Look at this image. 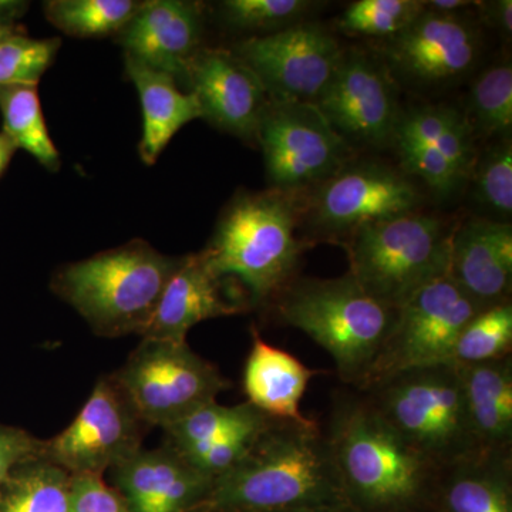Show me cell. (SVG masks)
<instances>
[{"instance_id": "484cf974", "label": "cell", "mask_w": 512, "mask_h": 512, "mask_svg": "<svg viewBox=\"0 0 512 512\" xmlns=\"http://www.w3.org/2000/svg\"><path fill=\"white\" fill-rule=\"evenodd\" d=\"M3 133L49 171L59 170V151L47 130L37 84L0 86Z\"/></svg>"}, {"instance_id": "836d02e7", "label": "cell", "mask_w": 512, "mask_h": 512, "mask_svg": "<svg viewBox=\"0 0 512 512\" xmlns=\"http://www.w3.org/2000/svg\"><path fill=\"white\" fill-rule=\"evenodd\" d=\"M60 39L16 35L0 40V86L39 84L60 49Z\"/></svg>"}, {"instance_id": "7bdbcfd3", "label": "cell", "mask_w": 512, "mask_h": 512, "mask_svg": "<svg viewBox=\"0 0 512 512\" xmlns=\"http://www.w3.org/2000/svg\"><path fill=\"white\" fill-rule=\"evenodd\" d=\"M16 151H18V147L3 131H0V178L8 170L10 161H12Z\"/></svg>"}, {"instance_id": "bcb514c9", "label": "cell", "mask_w": 512, "mask_h": 512, "mask_svg": "<svg viewBox=\"0 0 512 512\" xmlns=\"http://www.w3.org/2000/svg\"><path fill=\"white\" fill-rule=\"evenodd\" d=\"M305 512H330V511H305Z\"/></svg>"}, {"instance_id": "30bf717a", "label": "cell", "mask_w": 512, "mask_h": 512, "mask_svg": "<svg viewBox=\"0 0 512 512\" xmlns=\"http://www.w3.org/2000/svg\"><path fill=\"white\" fill-rule=\"evenodd\" d=\"M266 174L276 190L322 184L345 167L349 146L315 103L269 101L258 133Z\"/></svg>"}, {"instance_id": "44dd1931", "label": "cell", "mask_w": 512, "mask_h": 512, "mask_svg": "<svg viewBox=\"0 0 512 512\" xmlns=\"http://www.w3.org/2000/svg\"><path fill=\"white\" fill-rule=\"evenodd\" d=\"M252 338L244 370L248 403L269 419L312 423L301 413V400L316 370L303 365L291 353L269 345L255 330Z\"/></svg>"}, {"instance_id": "5bb4252c", "label": "cell", "mask_w": 512, "mask_h": 512, "mask_svg": "<svg viewBox=\"0 0 512 512\" xmlns=\"http://www.w3.org/2000/svg\"><path fill=\"white\" fill-rule=\"evenodd\" d=\"M419 204V192L402 174L379 164H357L320 184L312 211L323 231L350 234L369 222L413 212Z\"/></svg>"}, {"instance_id": "e0dca14e", "label": "cell", "mask_w": 512, "mask_h": 512, "mask_svg": "<svg viewBox=\"0 0 512 512\" xmlns=\"http://www.w3.org/2000/svg\"><path fill=\"white\" fill-rule=\"evenodd\" d=\"M204 13L188 0H147L117 33L127 56L151 69L187 80L188 64L201 49Z\"/></svg>"}, {"instance_id": "f546056e", "label": "cell", "mask_w": 512, "mask_h": 512, "mask_svg": "<svg viewBox=\"0 0 512 512\" xmlns=\"http://www.w3.org/2000/svg\"><path fill=\"white\" fill-rule=\"evenodd\" d=\"M473 133L483 137L507 136L512 127V67L501 62L477 77L470 94Z\"/></svg>"}, {"instance_id": "4dcf8cb0", "label": "cell", "mask_w": 512, "mask_h": 512, "mask_svg": "<svg viewBox=\"0 0 512 512\" xmlns=\"http://www.w3.org/2000/svg\"><path fill=\"white\" fill-rule=\"evenodd\" d=\"M512 343V306L505 302L477 313L461 332L454 349L457 366L504 359Z\"/></svg>"}, {"instance_id": "83f0119b", "label": "cell", "mask_w": 512, "mask_h": 512, "mask_svg": "<svg viewBox=\"0 0 512 512\" xmlns=\"http://www.w3.org/2000/svg\"><path fill=\"white\" fill-rule=\"evenodd\" d=\"M262 416L265 414L255 409L251 403L227 407L212 400L164 430L170 439L168 446L190 461L200 456L205 448L228 431L245 426Z\"/></svg>"}, {"instance_id": "b9f144b4", "label": "cell", "mask_w": 512, "mask_h": 512, "mask_svg": "<svg viewBox=\"0 0 512 512\" xmlns=\"http://www.w3.org/2000/svg\"><path fill=\"white\" fill-rule=\"evenodd\" d=\"M476 3L477 2H470V0H430V2H424V8L434 13L454 15V13H457V10L476 5Z\"/></svg>"}, {"instance_id": "7c38bea8", "label": "cell", "mask_w": 512, "mask_h": 512, "mask_svg": "<svg viewBox=\"0 0 512 512\" xmlns=\"http://www.w3.org/2000/svg\"><path fill=\"white\" fill-rule=\"evenodd\" d=\"M232 52L258 76L269 99L302 103L318 100L342 56L335 37L313 23L249 37Z\"/></svg>"}, {"instance_id": "8fae6325", "label": "cell", "mask_w": 512, "mask_h": 512, "mask_svg": "<svg viewBox=\"0 0 512 512\" xmlns=\"http://www.w3.org/2000/svg\"><path fill=\"white\" fill-rule=\"evenodd\" d=\"M144 426L113 376L103 377L72 424L45 441L43 458L70 476H103L140 450Z\"/></svg>"}, {"instance_id": "ba28073f", "label": "cell", "mask_w": 512, "mask_h": 512, "mask_svg": "<svg viewBox=\"0 0 512 512\" xmlns=\"http://www.w3.org/2000/svg\"><path fill=\"white\" fill-rule=\"evenodd\" d=\"M113 379L141 421L161 429L229 387L220 370L187 342L157 339H143Z\"/></svg>"}, {"instance_id": "e575fe53", "label": "cell", "mask_w": 512, "mask_h": 512, "mask_svg": "<svg viewBox=\"0 0 512 512\" xmlns=\"http://www.w3.org/2000/svg\"><path fill=\"white\" fill-rule=\"evenodd\" d=\"M474 194L481 205L498 220L507 222L512 214V144L504 138L491 147L477 163ZM497 220V221H498Z\"/></svg>"}, {"instance_id": "3957f363", "label": "cell", "mask_w": 512, "mask_h": 512, "mask_svg": "<svg viewBox=\"0 0 512 512\" xmlns=\"http://www.w3.org/2000/svg\"><path fill=\"white\" fill-rule=\"evenodd\" d=\"M296 192H244L222 214L211 244L202 251L215 274L241 279L252 301L284 288L298 264Z\"/></svg>"}, {"instance_id": "7a4b0ae2", "label": "cell", "mask_w": 512, "mask_h": 512, "mask_svg": "<svg viewBox=\"0 0 512 512\" xmlns=\"http://www.w3.org/2000/svg\"><path fill=\"white\" fill-rule=\"evenodd\" d=\"M183 258L161 254L143 239L64 265L53 292L69 303L97 335L143 336L168 282Z\"/></svg>"}, {"instance_id": "8992f818", "label": "cell", "mask_w": 512, "mask_h": 512, "mask_svg": "<svg viewBox=\"0 0 512 512\" xmlns=\"http://www.w3.org/2000/svg\"><path fill=\"white\" fill-rule=\"evenodd\" d=\"M451 235L437 218L416 211L369 222L349 234V275L396 311L424 285L448 274Z\"/></svg>"}, {"instance_id": "9c48e42d", "label": "cell", "mask_w": 512, "mask_h": 512, "mask_svg": "<svg viewBox=\"0 0 512 512\" xmlns=\"http://www.w3.org/2000/svg\"><path fill=\"white\" fill-rule=\"evenodd\" d=\"M481 311L448 274L424 285L396 309L366 386L407 370L450 365L461 332Z\"/></svg>"}, {"instance_id": "5b68a950", "label": "cell", "mask_w": 512, "mask_h": 512, "mask_svg": "<svg viewBox=\"0 0 512 512\" xmlns=\"http://www.w3.org/2000/svg\"><path fill=\"white\" fill-rule=\"evenodd\" d=\"M329 443L350 503L373 510L412 504L434 467L372 404L343 410Z\"/></svg>"}, {"instance_id": "8d00e7d4", "label": "cell", "mask_w": 512, "mask_h": 512, "mask_svg": "<svg viewBox=\"0 0 512 512\" xmlns=\"http://www.w3.org/2000/svg\"><path fill=\"white\" fill-rule=\"evenodd\" d=\"M396 143L404 168L421 178L440 197L450 195L463 180L439 151L406 138H396Z\"/></svg>"}, {"instance_id": "d6986e66", "label": "cell", "mask_w": 512, "mask_h": 512, "mask_svg": "<svg viewBox=\"0 0 512 512\" xmlns=\"http://www.w3.org/2000/svg\"><path fill=\"white\" fill-rule=\"evenodd\" d=\"M448 275L481 309L507 302L512 284V225L471 220L451 235Z\"/></svg>"}, {"instance_id": "603a6c76", "label": "cell", "mask_w": 512, "mask_h": 512, "mask_svg": "<svg viewBox=\"0 0 512 512\" xmlns=\"http://www.w3.org/2000/svg\"><path fill=\"white\" fill-rule=\"evenodd\" d=\"M458 367L471 430L481 451L494 454L511 439V362L504 357L494 362Z\"/></svg>"}, {"instance_id": "ee69618b", "label": "cell", "mask_w": 512, "mask_h": 512, "mask_svg": "<svg viewBox=\"0 0 512 512\" xmlns=\"http://www.w3.org/2000/svg\"><path fill=\"white\" fill-rule=\"evenodd\" d=\"M16 33H19L18 30L5 28V26L0 25V40L16 35Z\"/></svg>"}, {"instance_id": "f1b7e54d", "label": "cell", "mask_w": 512, "mask_h": 512, "mask_svg": "<svg viewBox=\"0 0 512 512\" xmlns=\"http://www.w3.org/2000/svg\"><path fill=\"white\" fill-rule=\"evenodd\" d=\"M136 0H50L45 2L47 20L74 37L117 35L136 15Z\"/></svg>"}, {"instance_id": "f6af8a7d", "label": "cell", "mask_w": 512, "mask_h": 512, "mask_svg": "<svg viewBox=\"0 0 512 512\" xmlns=\"http://www.w3.org/2000/svg\"><path fill=\"white\" fill-rule=\"evenodd\" d=\"M190 512H212L211 505L208 503L200 505V507L195 508V510H192Z\"/></svg>"}, {"instance_id": "4316f807", "label": "cell", "mask_w": 512, "mask_h": 512, "mask_svg": "<svg viewBox=\"0 0 512 512\" xmlns=\"http://www.w3.org/2000/svg\"><path fill=\"white\" fill-rule=\"evenodd\" d=\"M444 491L447 512H512L507 480L493 456H478L457 463Z\"/></svg>"}, {"instance_id": "9a60e30c", "label": "cell", "mask_w": 512, "mask_h": 512, "mask_svg": "<svg viewBox=\"0 0 512 512\" xmlns=\"http://www.w3.org/2000/svg\"><path fill=\"white\" fill-rule=\"evenodd\" d=\"M476 28L454 15L424 10L409 28L390 39L387 57L397 74L414 84L433 86L460 79L478 57Z\"/></svg>"}, {"instance_id": "1f68e13d", "label": "cell", "mask_w": 512, "mask_h": 512, "mask_svg": "<svg viewBox=\"0 0 512 512\" xmlns=\"http://www.w3.org/2000/svg\"><path fill=\"white\" fill-rule=\"evenodd\" d=\"M424 2L414 0H360L340 16L339 25L353 35L392 37L419 18Z\"/></svg>"}, {"instance_id": "d4e9b609", "label": "cell", "mask_w": 512, "mask_h": 512, "mask_svg": "<svg viewBox=\"0 0 512 512\" xmlns=\"http://www.w3.org/2000/svg\"><path fill=\"white\" fill-rule=\"evenodd\" d=\"M73 476L43 457L22 464L0 488V512H69Z\"/></svg>"}, {"instance_id": "74e56055", "label": "cell", "mask_w": 512, "mask_h": 512, "mask_svg": "<svg viewBox=\"0 0 512 512\" xmlns=\"http://www.w3.org/2000/svg\"><path fill=\"white\" fill-rule=\"evenodd\" d=\"M69 512H131L119 491L103 476H73Z\"/></svg>"}, {"instance_id": "7402d4cb", "label": "cell", "mask_w": 512, "mask_h": 512, "mask_svg": "<svg viewBox=\"0 0 512 512\" xmlns=\"http://www.w3.org/2000/svg\"><path fill=\"white\" fill-rule=\"evenodd\" d=\"M126 73L136 86L143 107V137L138 153L144 163L153 165L181 127L202 119L201 106L194 94L181 92L170 74L127 55Z\"/></svg>"}, {"instance_id": "2e32d148", "label": "cell", "mask_w": 512, "mask_h": 512, "mask_svg": "<svg viewBox=\"0 0 512 512\" xmlns=\"http://www.w3.org/2000/svg\"><path fill=\"white\" fill-rule=\"evenodd\" d=\"M202 119L245 140L256 138L269 99L264 84L232 50L201 49L188 64Z\"/></svg>"}, {"instance_id": "4fadbf2b", "label": "cell", "mask_w": 512, "mask_h": 512, "mask_svg": "<svg viewBox=\"0 0 512 512\" xmlns=\"http://www.w3.org/2000/svg\"><path fill=\"white\" fill-rule=\"evenodd\" d=\"M315 104L349 147L383 146L394 137L399 123L389 76L360 52H342Z\"/></svg>"}, {"instance_id": "52a82bcc", "label": "cell", "mask_w": 512, "mask_h": 512, "mask_svg": "<svg viewBox=\"0 0 512 512\" xmlns=\"http://www.w3.org/2000/svg\"><path fill=\"white\" fill-rule=\"evenodd\" d=\"M373 407L434 466L483 456L464 400L460 367L407 370L375 384Z\"/></svg>"}, {"instance_id": "ac0fdd59", "label": "cell", "mask_w": 512, "mask_h": 512, "mask_svg": "<svg viewBox=\"0 0 512 512\" xmlns=\"http://www.w3.org/2000/svg\"><path fill=\"white\" fill-rule=\"evenodd\" d=\"M111 477L131 512H190L208 503L215 483L170 446L140 448Z\"/></svg>"}, {"instance_id": "ab89813d", "label": "cell", "mask_w": 512, "mask_h": 512, "mask_svg": "<svg viewBox=\"0 0 512 512\" xmlns=\"http://www.w3.org/2000/svg\"><path fill=\"white\" fill-rule=\"evenodd\" d=\"M480 9L483 10V18L500 29L505 35L511 36L512 33V2L511 0H497V2H478Z\"/></svg>"}, {"instance_id": "ffe728a7", "label": "cell", "mask_w": 512, "mask_h": 512, "mask_svg": "<svg viewBox=\"0 0 512 512\" xmlns=\"http://www.w3.org/2000/svg\"><path fill=\"white\" fill-rule=\"evenodd\" d=\"M241 311L238 302L222 295L221 276L215 274L202 252L183 256L141 338L187 342V333L198 323Z\"/></svg>"}, {"instance_id": "6da1fadb", "label": "cell", "mask_w": 512, "mask_h": 512, "mask_svg": "<svg viewBox=\"0 0 512 512\" xmlns=\"http://www.w3.org/2000/svg\"><path fill=\"white\" fill-rule=\"evenodd\" d=\"M212 512H340L350 504L315 421L271 420L241 461L218 477Z\"/></svg>"}, {"instance_id": "277c9868", "label": "cell", "mask_w": 512, "mask_h": 512, "mask_svg": "<svg viewBox=\"0 0 512 512\" xmlns=\"http://www.w3.org/2000/svg\"><path fill=\"white\" fill-rule=\"evenodd\" d=\"M279 313L333 357L343 379L365 383L396 311L372 298L348 274L293 286L279 303Z\"/></svg>"}, {"instance_id": "cb8c5ba5", "label": "cell", "mask_w": 512, "mask_h": 512, "mask_svg": "<svg viewBox=\"0 0 512 512\" xmlns=\"http://www.w3.org/2000/svg\"><path fill=\"white\" fill-rule=\"evenodd\" d=\"M473 130L466 117L450 107L426 106L400 114L394 138H406L439 151L464 178L476 164Z\"/></svg>"}, {"instance_id": "d6a6232c", "label": "cell", "mask_w": 512, "mask_h": 512, "mask_svg": "<svg viewBox=\"0 0 512 512\" xmlns=\"http://www.w3.org/2000/svg\"><path fill=\"white\" fill-rule=\"evenodd\" d=\"M313 6L306 0H227L220 5L221 19L241 32L266 35L296 25Z\"/></svg>"}, {"instance_id": "f35d334b", "label": "cell", "mask_w": 512, "mask_h": 512, "mask_svg": "<svg viewBox=\"0 0 512 512\" xmlns=\"http://www.w3.org/2000/svg\"><path fill=\"white\" fill-rule=\"evenodd\" d=\"M45 441L35 439L25 430L0 426V488L22 464L43 457Z\"/></svg>"}, {"instance_id": "60d3db41", "label": "cell", "mask_w": 512, "mask_h": 512, "mask_svg": "<svg viewBox=\"0 0 512 512\" xmlns=\"http://www.w3.org/2000/svg\"><path fill=\"white\" fill-rule=\"evenodd\" d=\"M29 3L25 2H2L0 0V25L5 28L16 29V20L22 18L28 10Z\"/></svg>"}, {"instance_id": "d590c367", "label": "cell", "mask_w": 512, "mask_h": 512, "mask_svg": "<svg viewBox=\"0 0 512 512\" xmlns=\"http://www.w3.org/2000/svg\"><path fill=\"white\" fill-rule=\"evenodd\" d=\"M271 420L268 416H262L245 426L228 431L205 448L200 456L192 458L188 463L217 480L218 477L224 476L231 468L237 466Z\"/></svg>"}]
</instances>
